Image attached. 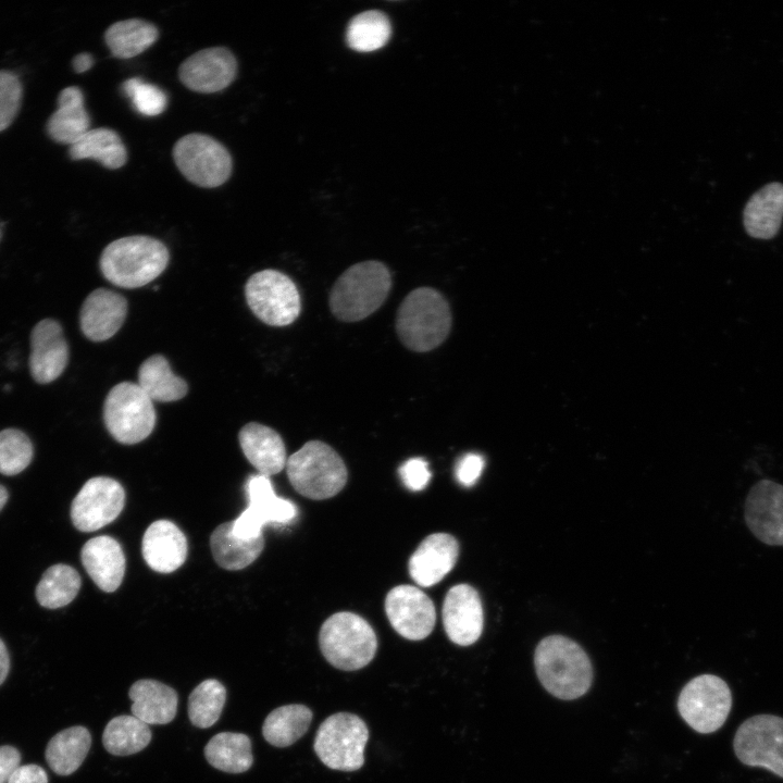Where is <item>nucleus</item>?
<instances>
[{
    "mask_svg": "<svg viewBox=\"0 0 783 783\" xmlns=\"http://www.w3.org/2000/svg\"><path fill=\"white\" fill-rule=\"evenodd\" d=\"M443 624L449 639L459 646L475 643L483 631L484 616L478 593L468 584L451 587L443 604Z\"/></svg>",
    "mask_w": 783,
    "mask_h": 783,
    "instance_id": "obj_18",
    "label": "nucleus"
},
{
    "mask_svg": "<svg viewBox=\"0 0 783 783\" xmlns=\"http://www.w3.org/2000/svg\"><path fill=\"white\" fill-rule=\"evenodd\" d=\"M127 301L119 293L97 288L84 300L79 312V325L84 335L92 341L111 338L123 325Z\"/></svg>",
    "mask_w": 783,
    "mask_h": 783,
    "instance_id": "obj_21",
    "label": "nucleus"
},
{
    "mask_svg": "<svg viewBox=\"0 0 783 783\" xmlns=\"http://www.w3.org/2000/svg\"><path fill=\"white\" fill-rule=\"evenodd\" d=\"M204 757L213 768L228 773L246 772L253 763L251 742L244 733H217L207 743Z\"/></svg>",
    "mask_w": 783,
    "mask_h": 783,
    "instance_id": "obj_34",
    "label": "nucleus"
},
{
    "mask_svg": "<svg viewBox=\"0 0 783 783\" xmlns=\"http://www.w3.org/2000/svg\"><path fill=\"white\" fill-rule=\"evenodd\" d=\"M322 655L333 667L359 670L375 656L377 638L372 626L352 612H337L322 624L319 633Z\"/></svg>",
    "mask_w": 783,
    "mask_h": 783,
    "instance_id": "obj_6",
    "label": "nucleus"
},
{
    "mask_svg": "<svg viewBox=\"0 0 783 783\" xmlns=\"http://www.w3.org/2000/svg\"><path fill=\"white\" fill-rule=\"evenodd\" d=\"M399 474L403 484L414 492L425 488L432 476L427 461L422 458L407 460L399 468Z\"/></svg>",
    "mask_w": 783,
    "mask_h": 783,
    "instance_id": "obj_42",
    "label": "nucleus"
},
{
    "mask_svg": "<svg viewBox=\"0 0 783 783\" xmlns=\"http://www.w3.org/2000/svg\"><path fill=\"white\" fill-rule=\"evenodd\" d=\"M137 384L152 401H176L188 390L186 382L172 372L162 355H153L140 364Z\"/></svg>",
    "mask_w": 783,
    "mask_h": 783,
    "instance_id": "obj_33",
    "label": "nucleus"
},
{
    "mask_svg": "<svg viewBox=\"0 0 783 783\" xmlns=\"http://www.w3.org/2000/svg\"><path fill=\"white\" fill-rule=\"evenodd\" d=\"M69 362V346L59 322L39 321L30 333L29 370L38 384L57 380Z\"/></svg>",
    "mask_w": 783,
    "mask_h": 783,
    "instance_id": "obj_19",
    "label": "nucleus"
},
{
    "mask_svg": "<svg viewBox=\"0 0 783 783\" xmlns=\"http://www.w3.org/2000/svg\"><path fill=\"white\" fill-rule=\"evenodd\" d=\"M312 718V710L304 705L281 706L266 716L262 735L275 747L290 746L307 733Z\"/></svg>",
    "mask_w": 783,
    "mask_h": 783,
    "instance_id": "obj_32",
    "label": "nucleus"
},
{
    "mask_svg": "<svg viewBox=\"0 0 783 783\" xmlns=\"http://www.w3.org/2000/svg\"><path fill=\"white\" fill-rule=\"evenodd\" d=\"M72 65L76 73H84L94 65V58L88 52L76 54L72 60Z\"/></svg>",
    "mask_w": 783,
    "mask_h": 783,
    "instance_id": "obj_46",
    "label": "nucleus"
},
{
    "mask_svg": "<svg viewBox=\"0 0 783 783\" xmlns=\"http://www.w3.org/2000/svg\"><path fill=\"white\" fill-rule=\"evenodd\" d=\"M391 34L388 16L377 10L364 11L348 24L347 45L360 52H371L386 45Z\"/></svg>",
    "mask_w": 783,
    "mask_h": 783,
    "instance_id": "obj_37",
    "label": "nucleus"
},
{
    "mask_svg": "<svg viewBox=\"0 0 783 783\" xmlns=\"http://www.w3.org/2000/svg\"><path fill=\"white\" fill-rule=\"evenodd\" d=\"M238 439L245 457L260 474L270 477L286 467L284 440L273 428L250 422L239 431Z\"/></svg>",
    "mask_w": 783,
    "mask_h": 783,
    "instance_id": "obj_24",
    "label": "nucleus"
},
{
    "mask_svg": "<svg viewBox=\"0 0 783 783\" xmlns=\"http://www.w3.org/2000/svg\"><path fill=\"white\" fill-rule=\"evenodd\" d=\"M451 322L450 307L443 294L432 287H418L397 310L396 332L405 347L426 352L445 341Z\"/></svg>",
    "mask_w": 783,
    "mask_h": 783,
    "instance_id": "obj_3",
    "label": "nucleus"
},
{
    "mask_svg": "<svg viewBox=\"0 0 783 783\" xmlns=\"http://www.w3.org/2000/svg\"><path fill=\"white\" fill-rule=\"evenodd\" d=\"M173 160L187 181L203 188L223 185L233 170L228 150L216 139L200 133L179 138L173 147Z\"/></svg>",
    "mask_w": 783,
    "mask_h": 783,
    "instance_id": "obj_9",
    "label": "nucleus"
},
{
    "mask_svg": "<svg viewBox=\"0 0 783 783\" xmlns=\"http://www.w3.org/2000/svg\"><path fill=\"white\" fill-rule=\"evenodd\" d=\"M187 539L181 529L169 520L152 522L146 530L141 552L147 564L159 573L177 570L187 557Z\"/></svg>",
    "mask_w": 783,
    "mask_h": 783,
    "instance_id": "obj_22",
    "label": "nucleus"
},
{
    "mask_svg": "<svg viewBox=\"0 0 783 783\" xmlns=\"http://www.w3.org/2000/svg\"><path fill=\"white\" fill-rule=\"evenodd\" d=\"M125 504V490L114 478H89L71 506V519L82 532H94L114 521Z\"/></svg>",
    "mask_w": 783,
    "mask_h": 783,
    "instance_id": "obj_14",
    "label": "nucleus"
},
{
    "mask_svg": "<svg viewBox=\"0 0 783 783\" xmlns=\"http://www.w3.org/2000/svg\"><path fill=\"white\" fill-rule=\"evenodd\" d=\"M88 575L103 592L116 591L124 577L126 560L120 543L111 536L90 538L80 551Z\"/></svg>",
    "mask_w": 783,
    "mask_h": 783,
    "instance_id": "obj_23",
    "label": "nucleus"
},
{
    "mask_svg": "<svg viewBox=\"0 0 783 783\" xmlns=\"http://www.w3.org/2000/svg\"><path fill=\"white\" fill-rule=\"evenodd\" d=\"M80 576L71 566L58 563L48 568L37 587L36 598L40 606L58 609L69 605L78 594Z\"/></svg>",
    "mask_w": 783,
    "mask_h": 783,
    "instance_id": "obj_36",
    "label": "nucleus"
},
{
    "mask_svg": "<svg viewBox=\"0 0 783 783\" xmlns=\"http://www.w3.org/2000/svg\"><path fill=\"white\" fill-rule=\"evenodd\" d=\"M285 468L293 487L314 500L335 496L347 483V468L343 459L321 440L307 442L287 458Z\"/></svg>",
    "mask_w": 783,
    "mask_h": 783,
    "instance_id": "obj_5",
    "label": "nucleus"
},
{
    "mask_svg": "<svg viewBox=\"0 0 783 783\" xmlns=\"http://www.w3.org/2000/svg\"><path fill=\"white\" fill-rule=\"evenodd\" d=\"M733 746L744 765L766 768L783 778V718L758 714L747 719L737 729Z\"/></svg>",
    "mask_w": 783,
    "mask_h": 783,
    "instance_id": "obj_12",
    "label": "nucleus"
},
{
    "mask_svg": "<svg viewBox=\"0 0 783 783\" xmlns=\"http://www.w3.org/2000/svg\"><path fill=\"white\" fill-rule=\"evenodd\" d=\"M169 259V250L161 240L145 235L126 236L103 249L100 270L113 285L137 288L157 278Z\"/></svg>",
    "mask_w": 783,
    "mask_h": 783,
    "instance_id": "obj_4",
    "label": "nucleus"
},
{
    "mask_svg": "<svg viewBox=\"0 0 783 783\" xmlns=\"http://www.w3.org/2000/svg\"><path fill=\"white\" fill-rule=\"evenodd\" d=\"M744 520L750 533L768 546H783V485L762 478L748 490Z\"/></svg>",
    "mask_w": 783,
    "mask_h": 783,
    "instance_id": "obj_15",
    "label": "nucleus"
},
{
    "mask_svg": "<svg viewBox=\"0 0 783 783\" xmlns=\"http://www.w3.org/2000/svg\"><path fill=\"white\" fill-rule=\"evenodd\" d=\"M90 746V732L82 725L71 726L48 742L45 758L54 773L70 775L82 766Z\"/></svg>",
    "mask_w": 783,
    "mask_h": 783,
    "instance_id": "obj_28",
    "label": "nucleus"
},
{
    "mask_svg": "<svg viewBox=\"0 0 783 783\" xmlns=\"http://www.w3.org/2000/svg\"><path fill=\"white\" fill-rule=\"evenodd\" d=\"M484 458L478 453H467L457 463L456 476L464 486H472L484 469Z\"/></svg>",
    "mask_w": 783,
    "mask_h": 783,
    "instance_id": "obj_43",
    "label": "nucleus"
},
{
    "mask_svg": "<svg viewBox=\"0 0 783 783\" xmlns=\"http://www.w3.org/2000/svg\"><path fill=\"white\" fill-rule=\"evenodd\" d=\"M368 739L369 730L360 717L350 712H337L320 724L313 749L327 768L356 771L364 763Z\"/></svg>",
    "mask_w": 783,
    "mask_h": 783,
    "instance_id": "obj_7",
    "label": "nucleus"
},
{
    "mask_svg": "<svg viewBox=\"0 0 783 783\" xmlns=\"http://www.w3.org/2000/svg\"><path fill=\"white\" fill-rule=\"evenodd\" d=\"M783 220V185L770 183L755 192L744 209V226L748 235L770 239Z\"/></svg>",
    "mask_w": 783,
    "mask_h": 783,
    "instance_id": "obj_27",
    "label": "nucleus"
},
{
    "mask_svg": "<svg viewBox=\"0 0 783 783\" xmlns=\"http://www.w3.org/2000/svg\"><path fill=\"white\" fill-rule=\"evenodd\" d=\"M132 714L149 724H167L176 716L177 693L156 680L136 681L128 691Z\"/></svg>",
    "mask_w": 783,
    "mask_h": 783,
    "instance_id": "obj_26",
    "label": "nucleus"
},
{
    "mask_svg": "<svg viewBox=\"0 0 783 783\" xmlns=\"http://www.w3.org/2000/svg\"><path fill=\"white\" fill-rule=\"evenodd\" d=\"M149 725L133 714H122L111 719L104 728L102 744L114 756L136 754L151 741Z\"/></svg>",
    "mask_w": 783,
    "mask_h": 783,
    "instance_id": "obj_35",
    "label": "nucleus"
},
{
    "mask_svg": "<svg viewBox=\"0 0 783 783\" xmlns=\"http://www.w3.org/2000/svg\"><path fill=\"white\" fill-rule=\"evenodd\" d=\"M57 110L46 124L48 136L55 142L73 145L89 130L90 119L80 88L69 86L58 96Z\"/></svg>",
    "mask_w": 783,
    "mask_h": 783,
    "instance_id": "obj_25",
    "label": "nucleus"
},
{
    "mask_svg": "<svg viewBox=\"0 0 783 783\" xmlns=\"http://www.w3.org/2000/svg\"><path fill=\"white\" fill-rule=\"evenodd\" d=\"M210 547L215 562L226 570H241L251 564L262 552L263 535L243 539L233 532V521L216 526L210 536Z\"/></svg>",
    "mask_w": 783,
    "mask_h": 783,
    "instance_id": "obj_29",
    "label": "nucleus"
},
{
    "mask_svg": "<svg viewBox=\"0 0 783 783\" xmlns=\"http://www.w3.org/2000/svg\"><path fill=\"white\" fill-rule=\"evenodd\" d=\"M122 90L142 115L156 116L166 109L167 97L165 92L158 86L145 83L138 77L126 79L122 84Z\"/></svg>",
    "mask_w": 783,
    "mask_h": 783,
    "instance_id": "obj_40",
    "label": "nucleus"
},
{
    "mask_svg": "<svg viewBox=\"0 0 783 783\" xmlns=\"http://www.w3.org/2000/svg\"><path fill=\"white\" fill-rule=\"evenodd\" d=\"M248 507L233 521L234 534L243 539L262 536L264 525L287 524L297 517V508L288 499L277 497L272 482L263 474H252L245 485Z\"/></svg>",
    "mask_w": 783,
    "mask_h": 783,
    "instance_id": "obj_13",
    "label": "nucleus"
},
{
    "mask_svg": "<svg viewBox=\"0 0 783 783\" xmlns=\"http://www.w3.org/2000/svg\"><path fill=\"white\" fill-rule=\"evenodd\" d=\"M9 494L4 486L0 485V511L8 501Z\"/></svg>",
    "mask_w": 783,
    "mask_h": 783,
    "instance_id": "obj_48",
    "label": "nucleus"
},
{
    "mask_svg": "<svg viewBox=\"0 0 783 783\" xmlns=\"http://www.w3.org/2000/svg\"><path fill=\"white\" fill-rule=\"evenodd\" d=\"M732 707L728 684L719 676L703 674L692 679L678 699L679 713L699 733H712L725 722Z\"/></svg>",
    "mask_w": 783,
    "mask_h": 783,
    "instance_id": "obj_11",
    "label": "nucleus"
},
{
    "mask_svg": "<svg viewBox=\"0 0 783 783\" xmlns=\"http://www.w3.org/2000/svg\"><path fill=\"white\" fill-rule=\"evenodd\" d=\"M158 38L157 26L140 18L115 22L104 33V41L111 54L117 59H130L142 53Z\"/></svg>",
    "mask_w": 783,
    "mask_h": 783,
    "instance_id": "obj_31",
    "label": "nucleus"
},
{
    "mask_svg": "<svg viewBox=\"0 0 783 783\" xmlns=\"http://www.w3.org/2000/svg\"><path fill=\"white\" fill-rule=\"evenodd\" d=\"M534 666L542 685L559 699L583 696L593 682L587 654L577 643L562 635H550L538 643Z\"/></svg>",
    "mask_w": 783,
    "mask_h": 783,
    "instance_id": "obj_1",
    "label": "nucleus"
},
{
    "mask_svg": "<svg viewBox=\"0 0 783 783\" xmlns=\"http://www.w3.org/2000/svg\"><path fill=\"white\" fill-rule=\"evenodd\" d=\"M20 763L21 753L17 748L11 745L0 746V783H7Z\"/></svg>",
    "mask_w": 783,
    "mask_h": 783,
    "instance_id": "obj_44",
    "label": "nucleus"
},
{
    "mask_svg": "<svg viewBox=\"0 0 783 783\" xmlns=\"http://www.w3.org/2000/svg\"><path fill=\"white\" fill-rule=\"evenodd\" d=\"M72 160L91 159L102 166L116 170L127 161V151L120 135L111 128L89 129L76 142L70 146Z\"/></svg>",
    "mask_w": 783,
    "mask_h": 783,
    "instance_id": "obj_30",
    "label": "nucleus"
},
{
    "mask_svg": "<svg viewBox=\"0 0 783 783\" xmlns=\"http://www.w3.org/2000/svg\"><path fill=\"white\" fill-rule=\"evenodd\" d=\"M458 556L459 544L452 535L431 534L422 540L410 557V576L420 586H433L452 570Z\"/></svg>",
    "mask_w": 783,
    "mask_h": 783,
    "instance_id": "obj_20",
    "label": "nucleus"
},
{
    "mask_svg": "<svg viewBox=\"0 0 783 783\" xmlns=\"http://www.w3.org/2000/svg\"><path fill=\"white\" fill-rule=\"evenodd\" d=\"M107 430L119 443L133 445L147 438L156 425L152 400L132 382L116 384L103 405Z\"/></svg>",
    "mask_w": 783,
    "mask_h": 783,
    "instance_id": "obj_8",
    "label": "nucleus"
},
{
    "mask_svg": "<svg viewBox=\"0 0 783 783\" xmlns=\"http://www.w3.org/2000/svg\"><path fill=\"white\" fill-rule=\"evenodd\" d=\"M237 74V61L225 47L199 50L184 60L178 67L182 84L196 92L213 94L225 89Z\"/></svg>",
    "mask_w": 783,
    "mask_h": 783,
    "instance_id": "obj_17",
    "label": "nucleus"
},
{
    "mask_svg": "<svg viewBox=\"0 0 783 783\" xmlns=\"http://www.w3.org/2000/svg\"><path fill=\"white\" fill-rule=\"evenodd\" d=\"M385 612L394 630L410 641L427 637L436 622L431 598L412 585H398L385 599Z\"/></svg>",
    "mask_w": 783,
    "mask_h": 783,
    "instance_id": "obj_16",
    "label": "nucleus"
},
{
    "mask_svg": "<svg viewBox=\"0 0 783 783\" xmlns=\"http://www.w3.org/2000/svg\"><path fill=\"white\" fill-rule=\"evenodd\" d=\"M34 448L28 436L16 428L0 432V473L15 475L28 467Z\"/></svg>",
    "mask_w": 783,
    "mask_h": 783,
    "instance_id": "obj_39",
    "label": "nucleus"
},
{
    "mask_svg": "<svg viewBox=\"0 0 783 783\" xmlns=\"http://www.w3.org/2000/svg\"><path fill=\"white\" fill-rule=\"evenodd\" d=\"M225 700L226 689L220 681H202L188 697V718L191 724L200 729L212 726L220 719Z\"/></svg>",
    "mask_w": 783,
    "mask_h": 783,
    "instance_id": "obj_38",
    "label": "nucleus"
},
{
    "mask_svg": "<svg viewBox=\"0 0 783 783\" xmlns=\"http://www.w3.org/2000/svg\"><path fill=\"white\" fill-rule=\"evenodd\" d=\"M10 671V657L5 644L0 638V685L5 681Z\"/></svg>",
    "mask_w": 783,
    "mask_h": 783,
    "instance_id": "obj_47",
    "label": "nucleus"
},
{
    "mask_svg": "<svg viewBox=\"0 0 783 783\" xmlns=\"http://www.w3.org/2000/svg\"><path fill=\"white\" fill-rule=\"evenodd\" d=\"M23 97V86L13 72L0 71V132L16 117Z\"/></svg>",
    "mask_w": 783,
    "mask_h": 783,
    "instance_id": "obj_41",
    "label": "nucleus"
},
{
    "mask_svg": "<svg viewBox=\"0 0 783 783\" xmlns=\"http://www.w3.org/2000/svg\"><path fill=\"white\" fill-rule=\"evenodd\" d=\"M389 269L376 260L349 266L333 284L330 310L343 322H358L374 313L391 288Z\"/></svg>",
    "mask_w": 783,
    "mask_h": 783,
    "instance_id": "obj_2",
    "label": "nucleus"
},
{
    "mask_svg": "<svg viewBox=\"0 0 783 783\" xmlns=\"http://www.w3.org/2000/svg\"><path fill=\"white\" fill-rule=\"evenodd\" d=\"M0 238H1V228H0Z\"/></svg>",
    "mask_w": 783,
    "mask_h": 783,
    "instance_id": "obj_49",
    "label": "nucleus"
},
{
    "mask_svg": "<svg viewBox=\"0 0 783 783\" xmlns=\"http://www.w3.org/2000/svg\"><path fill=\"white\" fill-rule=\"evenodd\" d=\"M252 313L271 326H286L296 321L301 299L290 277L276 270H263L249 277L245 286Z\"/></svg>",
    "mask_w": 783,
    "mask_h": 783,
    "instance_id": "obj_10",
    "label": "nucleus"
},
{
    "mask_svg": "<svg viewBox=\"0 0 783 783\" xmlns=\"http://www.w3.org/2000/svg\"><path fill=\"white\" fill-rule=\"evenodd\" d=\"M7 783H48L46 771L38 765L20 766Z\"/></svg>",
    "mask_w": 783,
    "mask_h": 783,
    "instance_id": "obj_45",
    "label": "nucleus"
}]
</instances>
